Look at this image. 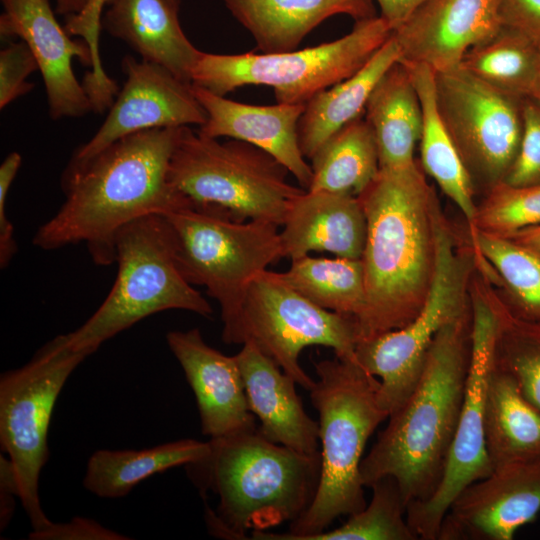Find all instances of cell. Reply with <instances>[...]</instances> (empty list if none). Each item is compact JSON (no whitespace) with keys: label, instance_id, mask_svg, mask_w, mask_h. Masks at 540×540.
<instances>
[{"label":"cell","instance_id":"obj_2","mask_svg":"<svg viewBox=\"0 0 540 540\" xmlns=\"http://www.w3.org/2000/svg\"><path fill=\"white\" fill-rule=\"evenodd\" d=\"M358 198L367 220L361 257L365 307L356 323L360 342L404 327L423 308L444 214L418 160L380 168Z\"/></svg>","mask_w":540,"mask_h":540},{"label":"cell","instance_id":"obj_7","mask_svg":"<svg viewBox=\"0 0 540 540\" xmlns=\"http://www.w3.org/2000/svg\"><path fill=\"white\" fill-rule=\"evenodd\" d=\"M184 278L206 287L221 310L222 340L234 344L249 284L283 257L276 224L237 221L212 206L190 205L166 215Z\"/></svg>","mask_w":540,"mask_h":540},{"label":"cell","instance_id":"obj_37","mask_svg":"<svg viewBox=\"0 0 540 540\" xmlns=\"http://www.w3.org/2000/svg\"><path fill=\"white\" fill-rule=\"evenodd\" d=\"M107 2L108 0H88L78 14L67 17L64 26L69 35L80 36L90 48L92 69L85 74L82 85L95 113L109 110L119 92L117 83L103 68L99 50L101 20Z\"/></svg>","mask_w":540,"mask_h":540},{"label":"cell","instance_id":"obj_8","mask_svg":"<svg viewBox=\"0 0 540 540\" xmlns=\"http://www.w3.org/2000/svg\"><path fill=\"white\" fill-rule=\"evenodd\" d=\"M273 156L244 141L220 142L181 130L171 157L169 179L194 205L223 210L237 221L261 220L282 226L291 203L305 189Z\"/></svg>","mask_w":540,"mask_h":540},{"label":"cell","instance_id":"obj_23","mask_svg":"<svg viewBox=\"0 0 540 540\" xmlns=\"http://www.w3.org/2000/svg\"><path fill=\"white\" fill-rule=\"evenodd\" d=\"M179 9L171 0H108L101 25L141 59L192 83V71L201 51L183 32Z\"/></svg>","mask_w":540,"mask_h":540},{"label":"cell","instance_id":"obj_40","mask_svg":"<svg viewBox=\"0 0 540 540\" xmlns=\"http://www.w3.org/2000/svg\"><path fill=\"white\" fill-rule=\"evenodd\" d=\"M29 539L33 540H124L130 539L95 520L76 517L68 522H51L39 530H32Z\"/></svg>","mask_w":540,"mask_h":540},{"label":"cell","instance_id":"obj_22","mask_svg":"<svg viewBox=\"0 0 540 540\" xmlns=\"http://www.w3.org/2000/svg\"><path fill=\"white\" fill-rule=\"evenodd\" d=\"M235 357L249 409L261 423L259 431L267 439L298 452L320 453L319 422L305 412L295 380L251 341L245 342Z\"/></svg>","mask_w":540,"mask_h":540},{"label":"cell","instance_id":"obj_13","mask_svg":"<svg viewBox=\"0 0 540 540\" xmlns=\"http://www.w3.org/2000/svg\"><path fill=\"white\" fill-rule=\"evenodd\" d=\"M247 341L310 391L315 381L299 364L303 349L326 346L339 358L356 360L359 337L352 318L314 304L267 269L252 280L244 297L234 344Z\"/></svg>","mask_w":540,"mask_h":540},{"label":"cell","instance_id":"obj_20","mask_svg":"<svg viewBox=\"0 0 540 540\" xmlns=\"http://www.w3.org/2000/svg\"><path fill=\"white\" fill-rule=\"evenodd\" d=\"M207 119L198 133L209 138L229 137L252 144L278 160L302 188L308 190L312 168L304 157L298 123L306 104L251 105L236 102L193 85Z\"/></svg>","mask_w":540,"mask_h":540},{"label":"cell","instance_id":"obj_14","mask_svg":"<svg viewBox=\"0 0 540 540\" xmlns=\"http://www.w3.org/2000/svg\"><path fill=\"white\" fill-rule=\"evenodd\" d=\"M469 294L472 343L464 400L439 485L428 499L407 506L406 519L417 539L437 540L442 519L455 497L492 472L485 445L484 405L494 360L497 315L478 270L473 274Z\"/></svg>","mask_w":540,"mask_h":540},{"label":"cell","instance_id":"obj_17","mask_svg":"<svg viewBox=\"0 0 540 540\" xmlns=\"http://www.w3.org/2000/svg\"><path fill=\"white\" fill-rule=\"evenodd\" d=\"M0 35L18 37L33 53L42 75L49 114L53 120L79 118L92 111L88 95L73 72L77 57L92 66L90 48L84 40H74L60 26L49 0H1Z\"/></svg>","mask_w":540,"mask_h":540},{"label":"cell","instance_id":"obj_4","mask_svg":"<svg viewBox=\"0 0 540 540\" xmlns=\"http://www.w3.org/2000/svg\"><path fill=\"white\" fill-rule=\"evenodd\" d=\"M210 454L187 465L202 492L219 498L207 509L213 535L235 540L291 523L310 507L317 491L320 453L308 455L267 439L254 427L210 439Z\"/></svg>","mask_w":540,"mask_h":540},{"label":"cell","instance_id":"obj_42","mask_svg":"<svg viewBox=\"0 0 540 540\" xmlns=\"http://www.w3.org/2000/svg\"><path fill=\"white\" fill-rule=\"evenodd\" d=\"M502 24L540 45V0H499Z\"/></svg>","mask_w":540,"mask_h":540},{"label":"cell","instance_id":"obj_21","mask_svg":"<svg viewBox=\"0 0 540 540\" xmlns=\"http://www.w3.org/2000/svg\"><path fill=\"white\" fill-rule=\"evenodd\" d=\"M282 226L283 257L294 260L311 251L362 257L367 220L358 196L305 190L291 203Z\"/></svg>","mask_w":540,"mask_h":540},{"label":"cell","instance_id":"obj_18","mask_svg":"<svg viewBox=\"0 0 540 540\" xmlns=\"http://www.w3.org/2000/svg\"><path fill=\"white\" fill-rule=\"evenodd\" d=\"M499 0H426L392 32L402 62L435 73L460 66L473 47L502 27Z\"/></svg>","mask_w":540,"mask_h":540},{"label":"cell","instance_id":"obj_19","mask_svg":"<svg viewBox=\"0 0 540 540\" xmlns=\"http://www.w3.org/2000/svg\"><path fill=\"white\" fill-rule=\"evenodd\" d=\"M166 341L193 390L204 435L214 439L256 427L235 356L209 346L198 328L170 331Z\"/></svg>","mask_w":540,"mask_h":540},{"label":"cell","instance_id":"obj_46","mask_svg":"<svg viewBox=\"0 0 540 540\" xmlns=\"http://www.w3.org/2000/svg\"><path fill=\"white\" fill-rule=\"evenodd\" d=\"M88 0H56L55 11L60 15L71 16L78 14Z\"/></svg>","mask_w":540,"mask_h":540},{"label":"cell","instance_id":"obj_48","mask_svg":"<svg viewBox=\"0 0 540 540\" xmlns=\"http://www.w3.org/2000/svg\"><path fill=\"white\" fill-rule=\"evenodd\" d=\"M176 6L180 7L181 0H171Z\"/></svg>","mask_w":540,"mask_h":540},{"label":"cell","instance_id":"obj_39","mask_svg":"<svg viewBox=\"0 0 540 540\" xmlns=\"http://www.w3.org/2000/svg\"><path fill=\"white\" fill-rule=\"evenodd\" d=\"M36 70L37 61L24 41L10 43L0 51L1 109L32 91L34 83L26 78Z\"/></svg>","mask_w":540,"mask_h":540},{"label":"cell","instance_id":"obj_6","mask_svg":"<svg viewBox=\"0 0 540 540\" xmlns=\"http://www.w3.org/2000/svg\"><path fill=\"white\" fill-rule=\"evenodd\" d=\"M115 262L117 275L105 300L84 324L65 334L73 349L91 355L106 340L158 312L213 314L178 268L166 215H146L123 226L115 239Z\"/></svg>","mask_w":540,"mask_h":540},{"label":"cell","instance_id":"obj_9","mask_svg":"<svg viewBox=\"0 0 540 540\" xmlns=\"http://www.w3.org/2000/svg\"><path fill=\"white\" fill-rule=\"evenodd\" d=\"M386 21H356L351 32L331 42L281 53L202 52L193 68V85L225 96L245 85L274 90L277 103L306 104L319 92L359 71L390 38Z\"/></svg>","mask_w":540,"mask_h":540},{"label":"cell","instance_id":"obj_16","mask_svg":"<svg viewBox=\"0 0 540 540\" xmlns=\"http://www.w3.org/2000/svg\"><path fill=\"white\" fill-rule=\"evenodd\" d=\"M539 512L540 463L500 467L455 497L437 540H512Z\"/></svg>","mask_w":540,"mask_h":540},{"label":"cell","instance_id":"obj_34","mask_svg":"<svg viewBox=\"0 0 540 540\" xmlns=\"http://www.w3.org/2000/svg\"><path fill=\"white\" fill-rule=\"evenodd\" d=\"M467 240L494 270L511 312L540 319V259L507 237L468 230Z\"/></svg>","mask_w":540,"mask_h":540},{"label":"cell","instance_id":"obj_25","mask_svg":"<svg viewBox=\"0 0 540 540\" xmlns=\"http://www.w3.org/2000/svg\"><path fill=\"white\" fill-rule=\"evenodd\" d=\"M484 433L492 471L540 463V411L524 397L512 376L494 363L485 395Z\"/></svg>","mask_w":540,"mask_h":540},{"label":"cell","instance_id":"obj_36","mask_svg":"<svg viewBox=\"0 0 540 540\" xmlns=\"http://www.w3.org/2000/svg\"><path fill=\"white\" fill-rule=\"evenodd\" d=\"M469 231L507 236L540 225V185L501 182L483 195Z\"/></svg>","mask_w":540,"mask_h":540},{"label":"cell","instance_id":"obj_11","mask_svg":"<svg viewBox=\"0 0 540 540\" xmlns=\"http://www.w3.org/2000/svg\"><path fill=\"white\" fill-rule=\"evenodd\" d=\"M87 356V352L73 349L61 334L43 345L27 364L0 377L1 448L13 464L19 498L32 530L52 522L39 499V476L49 455V425L63 386Z\"/></svg>","mask_w":540,"mask_h":540},{"label":"cell","instance_id":"obj_29","mask_svg":"<svg viewBox=\"0 0 540 540\" xmlns=\"http://www.w3.org/2000/svg\"><path fill=\"white\" fill-rule=\"evenodd\" d=\"M210 442L182 439L140 450L99 449L89 458L83 486L101 498L125 497L139 482L167 469L198 463Z\"/></svg>","mask_w":540,"mask_h":540},{"label":"cell","instance_id":"obj_26","mask_svg":"<svg viewBox=\"0 0 540 540\" xmlns=\"http://www.w3.org/2000/svg\"><path fill=\"white\" fill-rule=\"evenodd\" d=\"M400 59V48L391 35L359 71L306 103L298 123L299 144L305 158L311 159L331 135L361 117L377 82Z\"/></svg>","mask_w":540,"mask_h":540},{"label":"cell","instance_id":"obj_32","mask_svg":"<svg viewBox=\"0 0 540 540\" xmlns=\"http://www.w3.org/2000/svg\"><path fill=\"white\" fill-rule=\"evenodd\" d=\"M460 66L493 87L531 99L540 74V45L502 25L493 37L471 48Z\"/></svg>","mask_w":540,"mask_h":540},{"label":"cell","instance_id":"obj_24","mask_svg":"<svg viewBox=\"0 0 540 540\" xmlns=\"http://www.w3.org/2000/svg\"><path fill=\"white\" fill-rule=\"evenodd\" d=\"M262 53L295 50L323 21L344 14L356 21L377 16L372 0H223Z\"/></svg>","mask_w":540,"mask_h":540},{"label":"cell","instance_id":"obj_33","mask_svg":"<svg viewBox=\"0 0 540 540\" xmlns=\"http://www.w3.org/2000/svg\"><path fill=\"white\" fill-rule=\"evenodd\" d=\"M497 315L494 366L515 380L524 397L540 411V319L514 315L499 289L484 276Z\"/></svg>","mask_w":540,"mask_h":540},{"label":"cell","instance_id":"obj_28","mask_svg":"<svg viewBox=\"0 0 540 540\" xmlns=\"http://www.w3.org/2000/svg\"><path fill=\"white\" fill-rule=\"evenodd\" d=\"M402 63L411 75L422 107L420 165L460 209L467 227H471L477 212L476 192L437 109L435 72L424 64Z\"/></svg>","mask_w":540,"mask_h":540},{"label":"cell","instance_id":"obj_27","mask_svg":"<svg viewBox=\"0 0 540 540\" xmlns=\"http://www.w3.org/2000/svg\"><path fill=\"white\" fill-rule=\"evenodd\" d=\"M365 119L376 138L380 168L413 162L422 130V107L407 67L398 61L374 87Z\"/></svg>","mask_w":540,"mask_h":540},{"label":"cell","instance_id":"obj_35","mask_svg":"<svg viewBox=\"0 0 540 540\" xmlns=\"http://www.w3.org/2000/svg\"><path fill=\"white\" fill-rule=\"evenodd\" d=\"M369 504L349 515L340 527L325 530L309 540H416L406 512L408 503L392 477L375 482Z\"/></svg>","mask_w":540,"mask_h":540},{"label":"cell","instance_id":"obj_31","mask_svg":"<svg viewBox=\"0 0 540 540\" xmlns=\"http://www.w3.org/2000/svg\"><path fill=\"white\" fill-rule=\"evenodd\" d=\"M291 261L287 271L277 272L284 283L314 304L357 323L365 307L361 259L306 255Z\"/></svg>","mask_w":540,"mask_h":540},{"label":"cell","instance_id":"obj_47","mask_svg":"<svg viewBox=\"0 0 540 540\" xmlns=\"http://www.w3.org/2000/svg\"><path fill=\"white\" fill-rule=\"evenodd\" d=\"M530 100L534 101L536 104L540 106V74H539V78H538L534 93Z\"/></svg>","mask_w":540,"mask_h":540},{"label":"cell","instance_id":"obj_30","mask_svg":"<svg viewBox=\"0 0 540 540\" xmlns=\"http://www.w3.org/2000/svg\"><path fill=\"white\" fill-rule=\"evenodd\" d=\"M310 191L359 196L380 170L375 135L359 117L331 135L312 156Z\"/></svg>","mask_w":540,"mask_h":540},{"label":"cell","instance_id":"obj_12","mask_svg":"<svg viewBox=\"0 0 540 540\" xmlns=\"http://www.w3.org/2000/svg\"><path fill=\"white\" fill-rule=\"evenodd\" d=\"M435 100L476 195L504 182L519 152L525 99L458 66L435 73Z\"/></svg>","mask_w":540,"mask_h":540},{"label":"cell","instance_id":"obj_5","mask_svg":"<svg viewBox=\"0 0 540 540\" xmlns=\"http://www.w3.org/2000/svg\"><path fill=\"white\" fill-rule=\"evenodd\" d=\"M318 380L309 391L319 413L320 478L307 511L286 533L251 532L254 540H309L342 515L364 509L360 464L366 443L388 418L378 403L379 380L356 360L335 357L315 363Z\"/></svg>","mask_w":540,"mask_h":540},{"label":"cell","instance_id":"obj_44","mask_svg":"<svg viewBox=\"0 0 540 540\" xmlns=\"http://www.w3.org/2000/svg\"><path fill=\"white\" fill-rule=\"evenodd\" d=\"M382 17L392 32L426 0H376Z\"/></svg>","mask_w":540,"mask_h":540},{"label":"cell","instance_id":"obj_45","mask_svg":"<svg viewBox=\"0 0 540 540\" xmlns=\"http://www.w3.org/2000/svg\"><path fill=\"white\" fill-rule=\"evenodd\" d=\"M507 237L540 259V225L521 229Z\"/></svg>","mask_w":540,"mask_h":540},{"label":"cell","instance_id":"obj_43","mask_svg":"<svg viewBox=\"0 0 540 540\" xmlns=\"http://www.w3.org/2000/svg\"><path fill=\"white\" fill-rule=\"evenodd\" d=\"M15 497H19V485L11 460L0 457V529L9 524L15 508Z\"/></svg>","mask_w":540,"mask_h":540},{"label":"cell","instance_id":"obj_1","mask_svg":"<svg viewBox=\"0 0 540 540\" xmlns=\"http://www.w3.org/2000/svg\"><path fill=\"white\" fill-rule=\"evenodd\" d=\"M182 128L140 131L88 159H71L61 177L64 202L38 228L34 245L55 250L85 243L96 265H111L123 226L146 215H168L193 205L169 179Z\"/></svg>","mask_w":540,"mask_h":540},{"label":"cell","instance_id":"obj_38","mask_svg":"<svg viewBox=\"0 0 540 540\" xmlns=\"http://www.w3.org/2000/svg\"><path fill=\"white\" fill-rule=\"evenodd\" d=\"M523 118L519 152L504 182L514 186L540 185V106L525 99Z\"/></svg>","mask_w":540,"mask_h":540},{"label":"cell","instance_id":"obj_15","mask_svg":"<svg viewBox=\"0 0 540 540\" xmlns=\"http://www.w3.org/2000/svg\"><path fill=\"white\" fill-rule=\"evenodd\" d=\"M126 76L97 132L79 146L71 159L85 160L115 141L150 129L202 126L207 114L197 100L193 84L165 67L127 55L122 60Z\"/></svg>","mask_w":540,"mask_h":540},{"label":"cell","instance_id":"obj_3","mask_svg":"<svg viewBox=\"0 0 540 540\" xmlns=\"http://www.w3.org/2000/svg\"><path fill=\"white\" fill-rule=\"evenodd\" d=\"M470 308L434 338L420 379L362 459L364 487L392 477L407 503L424 501L442 478L455 436L471 359Z\"/></svg>","mask_w":540,"mask_h":540},{"label":"cell","instance_id":"obj_41","mask_svg":"<svg viewBox=\"0 0 540 540\" xmlns=\"http://www.w3.org/2000/svg\"><path fill=\"white\" fill-rule=\"evenodd\" d=\"M21 161V155L12 152L0 165V266L2 269L9 265L18 249L14 228L7 216L6 202Z\"/></svg>","mask_w":540,"mask_h":540},{"label":"cell","instance_id":"obj_10","mask_svg":"<svg viewBox=\"0 0 540 540\" xmlns=\"http://www.w3.org/2000/svg\"><path fill=\"white\" fill-rule=\"evenodd\" d=\"M477 261L473 246L467 239L462 244L444 216L437 229L435 276L423 308L404 327L357 344L356 361L379 380L377 399L388 415L417 385L437 333L470 308Z\"/></svg>","mask_w":540,"mask_h":540}]
</instances>
